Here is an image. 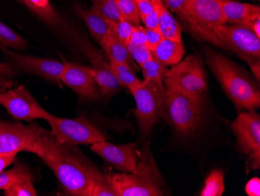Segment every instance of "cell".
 <instances>
[{"instance_id":"1","label":"cell","mask_w":260,"mask_h":196,"mask_svg":"<svg viewBox=\"0 0 260 196\" xmlns=\"http://www.w3.org/2000/svg\"><path fill=\"white\" fill-rule=\"evenodd\" d=\"M52 169L68 195L91 196L95 185L107 178L75 145L57 139L51 131L38 126L30 149Z\"/></svg>"},{"instance_id":"2","label":"cell","mask_w":260,"mask_h":196,"mask_svg":"<svg viewBox=\"0 0 260 196\" xmlns=\"http://www.w3.org/2000/svg\"><path fill=\"white\" fill-rule=\"evenodd\" d=\"M206 61L239 111L253 112L260 106V91L239 66L214 49L207 48Z\"/></svg>"},{"instance_id":"3","label":"cell","mask_w":260,"mask_h":196,"mask_svg":"<svg viewBox=\"0 0 260 196\" xmlns=\"http://www.w3.org/2000/svg\"><path fill=\"white\" fill-rule=\"evenodd\" d=\"M137 174L112 173V184L117 196H161V175L148 147L140 152Z\"/></svg>"},{"instance_id":"4","label":"cell","mask_w":260,"mask_h":196,"mask_svg":"<svg viewBox=\"0 0 260 196\" xmlns=\"http://www.w3.org/2000/svg\"><path fill=\"white\" fill-rule=\"evenodd\" d=\"M164 84L166 90L162 118L172 124L179 134H192L202 119L201 103L185 94L168 77H165Z\"/></svg>"},{"instance_id":"5","label":"cell","mask_w":260,"mask_h":196,"mask_svg":"<svg viewBox=\"0 0 260 196\" xmlns=\"http://www.w3.org/2000/svg\"><path fill=\"white\" fill-rule=\"evenodd\" d=\"M224 1L190 0L179 16L194 37L220 48L214 30L224 24L222 14V6Z\"/></svg>"},{"instance_id":"6","label":"cell","mask_w":260,"mask_h":196,"mask_svg":"<svg viewBox=\"0 0 260 196\" xmlns=\"http://www.w3.org/2000/svg\"><path fill=\"white\" fill-rule=\"evenodd\" d=\"M165 90V84H156L148 80H142L129 90L135 99V114L144 135H150L153 126L162 118Z\"/></svg>"},{"instance_id":"7","label":"cell","mask_w":260,"mask_h":196,"mask_svg":"<svg viewBox=\"0 0 260 196\" xmlns=\"http://www.w3.org/2000/svg\"><path fill=\"white\" fill-rule=\"evenodd\" d=\"M220 48L236 54L248 64L260 61V39L242 24H223L215 27Z\"/></svg>"},{"instance_id":"8","label":"cell","mask_w":260,"mask_h":196,"mask_svg":"<svg viewBox=\"0 0 260 196\" xmlns=\"http://www.w3.org/2000/svg\"><path fill=\"white\" fill-rule=\"evenodd\" d=\"M166 77L182 92L201 103L207 90V73L200 55L192 54L168 70Z\"/></svg>"},{"instance_id":"9","label":"cell","mask_w":260,"mask_h":196,"mask_svg":"<svg viewBox=\"0 0 260 196\" xmlns=\"http://www.w3.org/2000/svg\"><path fill=\"white\" fill-rule=\"evenodd\" d=\"M47 121L50 125L51 132L62 143L78 146L106 141L105 136L95 126L83 117L67 119L51 114Z\"/></svg>"},{"instance_id":"10","label":"cell","mask_w":260,"mask_h":196,"mask_svg":"<svg viewBox=\"0 0 260 196\" xmlns=\"http://www.w3.org/2000/svg\"><path fill=\"white\" fill-rule=\"evenodd\" d=\"M240 151L249 159L253 170L260 168V116L250 111H242L231 124Z\"/></svg>"},{"instance_id":"11","label":"cell","mask_w":260,"mask_h":196,"mask_svg":"<svg viewBox=\"0 0 260 196\" xmlns=\"http://www.w3.org/2000/svg\"><path fill=\"white\" fill-rule=\"evenodd\" d=\"M0 104L4 106L13 118L17 121L31 122L37 119H49L47 112L33 97L25 86L17 89L0 90Z\"/></svg>"},{"instance_id":"12","label":"cell","mask_w":260,"mask_h":196,"mask_svg":"<svg viewBox=\"0 0 260 196\" xmlns=\"http://www.w3.org/2000/svg\"><path fill=\"white\" fill-rule=\"evenodd\" d=\"M90 150L122 173L137 174L140 152L137 143L115 145L107 142L93 143Z\"/></svg>"},{"instance_id":"13","label":"cell","mask_w":260,"mask_h":196,"mask_svg":"<svg viewBox=\"0 0 260 196\" xmlns=\"http://www.w3.org/2000/svg\"><path fill=\"white\" fill-rule=\"evenodd\" d=\"M38 126L36 123L23 125L0 121V154L30 151L37 136Z\"/></svg>"},{"instance_id":"14","label":"cell","mask_w":260,"mask_h":196,"mask_svg":"<svg viewBox=\"0 0 260 196\" xmlns=\"http://www.w3.org/2000/svg\"><path fill=\"white\" fill-rule=\"evenodd\" d=\"M4 52L11 61V65L15 67L17 70L37 74L59 86L62 85L61 75L64 70L63 62L33 55H23L9 50L8 49L4 50Z\"/></svg>"},{"instance_id":"15","label":"cell","mask_w":260,"mask_h":196,"mask_svg":"<svg viewBox=\"0 0 260 196\" xmlns=\"http://www.w3.org/2000/svg\"><path fill=\"white\" fill-rule=\"evenodd\" d=\"M61 81L71 88L82 99L95 100L100 97L95 80L86 66L64 61Z\"/></svg>"},{"instance_id":"16","label":"cell","mask_w":260,"mask_h":196,"mask_svg":"<svg viewBox=\"0 0 260 196\" xmlns=\"http://www.w3.org/2000/svg\"><path fill=\"white\" fill-rule=\"evenodd\" d=\"M223 23L245 25L260 17V7L254 4L225 0L222 6Z\"/></svg>"},{"instance_id":"17","label":"cell","mask_w":260,"mask_h":196,"mask_svg":"<svg viewBox=\"0 0 260 196\" xmlns=\"http://www.w3.org/2000/svg\"><path fill=\"white\" fill-rule=\"evenodd\" d=\"M77 13L85 22L92 36L102 45L106 38L111 34L109 21L93 7L89 10L77 7Z\"/></svg>"},{"instance_id":"18","label":"cell","mask_w":260,"mask_h":196,"mask_svg":"<svg viewBox=\"0 0 260 196\" xmlns=\"http://www.w3.org/2000/svg\"><path fill=\"white\" fill-rule=\"evenodd\" d=\"M159 16V30L165 39L182 42V26L175 20L162 0H153Z\"/></svg>"},{"instance_id":"19","label":"cell","mask_w":260,"mask_h":196,"mask_svg":"<svg viewBox=\"0 0 260 196\" xmlns=\"http://www.w3.org/2000/svg\"><path fill=\"white\" fill-rule=\"evenodd\" d=\"M185 53L183 42H175L170 39H164L155 49L152 51V54L156 59L158 60L165 67L174 66L179 64Z\"/></svg>"},{"instance_id":"20","label":"cell","mask_w":260,"mask_h":196,"mask_svg":"<svg viewBox=\"0 0 260 196\" xmlns=\"http://www.w3.org/2000/svg\"><path fill=\"white\" fill-rule=\"evenodd\" d=\"M102 46L105 53L107 54L110 62L115 63V64H127L132 67L134 71H138V67L130 55L127 46L123 45L119 39L114 37L112 35L110 34L106 38Z\"/></svg>"},{"instance_id":"21","label":"cell","mask_w":260,"mask_h":196,"mask_svg":"<svg viewBox=\"0 0 260 196\" xmlns=\"http://www.w3.org/2000/svg\"><path fill=\"white\" fill-rule=\"evenodd\" d=\"M21 181H35L31 170L22 162H16L13 169L0 173V190H5Z\"/></svg>"},{"instance_id":"22","label":"cell","mask_w":260,"mask_h":196,"mask_svg":"<svg viewBox=\"0 0 260 196\" xmlns=\"http://www.w3.org/2000/svg\"><path fill=\"white\" fill-rule=\"evenodd\" d=\"M19 1L27 6L32 12L35 13L36 15L39 16L48 24L56 25L60 22V19L51 4V0H19Z\"/></svg>"},{"instance_id":"23","label":"cell","mask_w":260,"mask_h":196,"mask_svg":"<svg viewBox=\"0 0 260 196\" xmlns=\"http://www.w3.org/2000/svg\"><path fill=\"white\" fill-rule=\"evenodd\" d=\"M111 71L122 87L128 88L129 90L142 82L136 76L135 71L127 64H115L109 62Z\"/></svg>"},{"instance_id":"24","label":"cell","mask_w":260,"mask_h":196,"mask_svg":"<svg viewBox=\"0 0 260 196\" xmlns=\"http://www.w3.org/2000/svg\"><path fill=\"white\" fill-rule=\"evenodd\" d=\"M27 45L25 39L0 21V49L4 51L9 48L15 50H23Z\"/></svg>"},{"instance_id":"25","label":"cell","mask_w":260,"mask_h":196,"mask_svg":"<svg viewBox=\"0 0 260 196\" xmlns=\"http://www.w3.org/2000/svg\"><path fill=\"white\" fill-rule=\"evenodd\" d=\"M142 74L144 75V80H151L158 85H164L166 75H167V67L161 64L155 57L140 66Z\"/></svg>"},{"instance_id":"26","label":"cell","mask_w":260,"mask_h":196,"mask_svg":"<svg viewBox=\"0 0 260 196\" xmlns=\"http://www.w3.org/2000/svg\"><path fill=\"white\" fill-rule=\"evenodd\" d=\"M225 191L222 171L214 170L210 172L204 184L200 196H221Z\"/></svg>"},{"instance_id":"27","label":"cell","mask_w":260,"mask_h":196,"mask_svg":"<svg viewBox=\"0 0 260 196\" xmlns=\"http://www.w3.org/2000/svg\"><path fill=\"white\" fill-rule=\"evenodd\" d=\"M92 7L109 21L119 22L124 20L116 0H94Z\"/></svg>"},{"instance_id":"28","label":"cell","mask_w":260,"mask_h":196,"mask_svg":"<svg viewBox=\"0 0 260 196\" xmlns=\"http://www.w3.org/2000/svg\"><path fill=\"white\" fill-rule=\"evenodd\" d=\"M122 18L134 26H140L141 17L134 0H116Z\"/></svg>"},{"instance_id":"29","label":"cell","mask_w":260,"mask_h":196,"mask_svg":"<svg viewBox=\"0 0 260 196\" xmlns=\"http://www.w3.org/2000/svg\"><path fill=\"white\" fill-rule=\"evenodd\" d=\"M109 21L111 35L119 39L123 45L127 46L130 40V36L132 34L134 26L125 20L119 22Z\"/></svg>"},{"instance_id":"30","label":"cell","mask_w":260,"mask_h":196,"mask_svg":"<svg viewBox=\"0 0 260 196\" xmlns=\"http://www.w3.org/2000/svg\"><path fill=\"white\" fill-rule=\"evenodd\" d=\"M6 196H37L33 181H21L4 190Z\"/></svg>"},{"instance_id":"31","label":"cell","mask_w":260,"mask_h":196,"mask_svg":"<svg viewBox=\"0 0 260 196\" xmlns=\"http://www.w3.org/2000/svg\"><path fill=\"white\" fill-rule=\"evenodd\" d=\"M127 49L133 60L137 63L140 67L151 60L153 57L147 45H138L129 42L127 45Z\"/></svg>"},{"instance_id":"32","label":"cell","mask_w":260,"mask_h":196,"mask_svg":"<svg viewBox=\"0 0 260 196\" xmlns=\"http://www.w3.org/2000/svg\"><path fill=\"white\" fill-rule=\"evenodd\" d=\"M18 74V70L11 64L0 63V89H11L14 78Z\"/></svg>"},{"instance_id":"33","label":"cell","mask_w":260,"mask_h":196,"mask_svg":"<svg viewBox=\"0 0 260 196\" xmlns=\"http://www.w3.org/2000/svg\"><path fill=\"white\" fill-rule=\"evenodd\" d=\"M144 32L146 35V45L152 52L165 38L159 29H147L144 27Z\"/></svg>"},{"instance_id":"34","label":"cell","mask_w":260,"mask_h":196,"mask_svg":"<svg viewBox=\"0 0 260 196\" xmlns=\"http://www.w3.org/2000/svg\"><path fill=\"white\" fill-rule=\"evenodd\" d=\"M165 7L172 12L180 14L185 10L190 0H164Z\"/></svg>"},{"instance_id":"35","label":"cell","mask_w":260,"mask_h":196,"mask_svg":"<svg viewBox=\"0 0 260 196\" xmlns=\"http://www.w3.org/2000/svg\"><path fill=\"white\" fill-rule=\"evenodd\" d=\"M130 42L138 45H146V35L144 27L142 26H134L130 36Z\"/></svg>"},{"instance_id":"36","label":"cell","mask_w":260,"mask_h":196,"mask_svg":"<svg viewBox=\"0 0 260 196\" xmlns=\"http://www.w3.org/2000/svg\"><path fill=\"white\" fill-rule=\"evenodd\" d=\"M137 4L141 18L151 14L155 10L153 0H141L137 2Z\"/></svg>"},{"instance_id":"37","label":"cell","mask_w":260,"mask_h":196,"mask_svg":"<svg viewBox=\"0 0 260 196\" xmlns=\"http://www.w3.org/2000/svg\"><path fill=\"white\" fill-rule=\"evenodd\" d=\"M142 21L147 29H159V16L157 9L149 15L141 18Z\"/></svg>"},{"instance_id":"38","label":"cell","mask_w":260,"mask_h":196,"mask_svg":"<svg viewBox=\"0 0 260 196\" xmlns=\"http://www.w3.org/2000/svg\"><path fill=\"white\" fill-rule=\"evenodd\" d=\"M245 191L249 196L260 195V180L258 178H253L247 183Z\"/></svg>"},{"instance_id":"39","label":"cell","mask_w":260,"mask_h":196,"mask_svg":"<svg viewBox=\"0 0 260 196\" xmlns=\"http://www.w3.org/2000/svg\"><path fill=\"white\" fill-rule=\"evenodd\" d=\"M17 155V153L0 154V173L4 171V170L7 166L14 163Z\"/></svg>"},{"instance_id":"40","label":"cell","mask_w":260,"mask_h":196,"mask_svg":"<svg viewBox=\"0 0 260 196\" xmlns=\"http://www.w3.org/2000/svg\"><path fill=\"white\" fill-rule=\"evenodd\" d=\"M250 67L251 71H252V74H253L254 77L257 79L258 81L260 80V61H257V62L252 63V64H249Z\"/></svg>"},{"instance_id":"41","label":"cell","mask_w":260,"mask_h":196,"mask_svg":"<svg viewBox=\"0 0 260 196\" xmlns=\"http://www.w3.org/2000/svg\"><path fill=\"white\" fill-rule=\"evenodd\" d=\"M135 2H138V1H141V0H134Z\"/></svg>"},{"instance_id":"42","label":"cell","mask_w":260,"mask_h":196,"mask_svg":"<svg viewBox=\"0 0 260 196\" xmlns=\"http://www.w3.org/2000/svg\"><path fill=\"white\" fill-rule=\"evenodd\" d=\"M1 89H0V90H1Z\"/></svg>"}]
</instances>
